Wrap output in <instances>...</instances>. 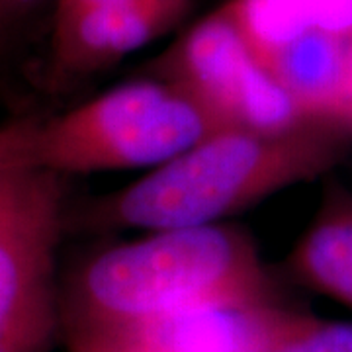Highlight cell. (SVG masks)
<instances>
[{
	"label": "cell",
	"instance_id": "1",
	"mask_svg": "<svg viewBox=\"0 0 352 352\" xmlns=\"http://www.w3.org/2000/svg\"><path fill=\"white\" fill-rule=\"evenodd\" d=\"M351 149L352 127L321 118L280 131H215L124 188L67 214L65 226L90 231L215 226L325 175Z\"/></svg>",
	"mask_w": 352,
	"mask_h": 352
},
{
	"label": "cell",
	"instance_id": "2",
	"mask_svg": "<svg viewBox=\"0 0 352 352\" xmlns=\"http://www.w3.org/2000/svg\"><path fill=\"white\" fill-rule=\"evenodd\" d=\"M274 302L249 233L215 223L149 231L92 254L59 292V321L145 327L223 305Z\"/></svg>",
	"mask_w": 352,
	"mask_h": 352
},
{
	"label": "cell",
	"instance_id": "3",
	"mask_svg": "<svg viewBox=\"0 0 352 352\" xmlns=\"http://www.w3.org/2000/svg\"><path fill=\"white\" fill-rule=\"evenodd\" d=\"M215 131L221 129L184 90L147 76L110 88L59 116L32 118L28 163L61 178L151 170Z\"/></svg>",
	"mask_w": 352,
	"mask_h": 352
},
{
	"label": "cell",
	"instance_id": "4",
	"mask_svg": "<svg viewBox=\"0 0 352 352\" xmlns=\"http://www.w3.org/2000/svg\"><path fill=\"white\" fill-rule=\"evenodd\" d=\"M151 76L184 90L221 131H280L314 120L256 61L221 6L190 25L161 53Z\"/></svg>",
	"mask_w": 352,
	"mask_h": 352
},
{
	"label": "cell",
	"instance_id": "5",
	"mask_svg": "<svg viewBox=\"0 0 352 352\" xmlns=\"http://www.w3.org/2000/svg\"><path fill=\"white\" fill-rule=\"evenodd\" d=\"M192 0H104L53 14L47 78L63 87L102 73L184 20Z\"/></svg>",
	"mask_w": 352,
	"mask_h": 352
},
{
	"label": "cell",
	"instance_id": "6",
	"mask_svg": "<svg viewBox=\"0 0 352 352\" xmlns=\"http://www.w3.org/2000/svg\"><path fill=\"white\" fill-rule=\"evenodd\" d=\"M288 268L303 288L352 311L351 190L327 184L311 223L289 252Z\"/></svg>",
	"mask_w": 352,
	"mask_h": 352
},
{
	"label": "cell",
	"instance_id": "7",
	"mask_svg": "<svg viewBox=\"0 0 352 352\" xmlns=\"http://www.w3.org/2000/svg\"><path fill=\"white\" fill-rule=\"evenodd\" d=\"M221 8L263 67L309 32L352 39V0H226Z\"/></svg>",
	"mask_w": 352,
	"mask_h": 352
},
{
	"label": "cell",
	"instance_id": "8",
	"mask_svg": "<svg viewBox=\"0 0 352 352\" xmlns=\"http://www.w3.org/2000/svg\"><path fill=\"white\" fill-rule=\"evenodd\" d=\"M261 305L206 307L145 327L124 329L138 331L157 352H254Z\"/></svg>",
	"mask_w": 352,
	"mask_h": 352
},
{
	"label": "cell",
	"instance_id": "9",
	"mask_svg": "<svg viewBox=\"0 0 352 352\" xmlns=\"http://www.w3.org/2000/svg\"><path fill=\"white\" fill-rule=\"evenodd\" d=\"M254 352H352V321L263 303L256 311Z\"/></svg>",
	"mask_w": 352,
	"mask_h": 352
},
{
	"label": "cell",
	"instance_id": "10",
	"mask_svg": "<svg viewBox=\"0 0 352 352\" xmlns=\"http://www.w3.org/2000/svg\"><path fill=\"white\" fill-rule=\"evenodd\" d=\"M67 352H157L133 329L106 327L82 321H59Z\"/></svg>",
	"mask_w": 352,
	"mask_h": 352
},
{
	"label": "cell",
	"instance_id": "11",
	"mask_svg": "<svg viewBox=\"0 0 352 352\" xmlns=\"http://www.w3.org/2000/svg\"><path fill=\"white\" fill-rule=\"evenodd\" d=\"M32 118L0 126V208L10 198L25 173L36 170L28 163V139Z\"/></svg>",
	"mask_w": 352,
	"mask_h": 352
},
{
	"label": "cell",
	"instance_id": "12",
	"mask_svg": "<svg viewBox=\"0 0 352 352\" xmlns=\"http://www.w3.org/2000/svg\"><path fill=\"white\" fill-rule=\"evenodd\" d=\"M43 0H0V32L12 25L18 18L32 12Z\"/></svg>",
	"mask_w": 352,
	"mask_h": 352
},
{
	"label": "cell",
	"instance_id": "13",
	"mask_svg": "<svg viewBox=\"0 0 352 352\" xmlns=\"http://www.w3.org/2000/svg\"><path fill=\"white\" fill-rule=\"evenodd\" d=\"M342 122L352 127V39H351V61H349V78H346V92L342 102Z\"/></svg>",
	"mask_w": 352,
	"mask_h": 352
},
{
	"label": "cell",
	"instance_id": "14",
	"mask_svg": "<svg viewBox=\"0 0 352 352\" xmlns=\"http://www.w3.org/2000/svg\"><path fill=\"white\" fill-rule=\"evenodd\" d=\"M0 352H6V351H2V349H0Z\"/></svg>",
	"mask_w": 352,
	"mask_h": 352
}]
</instances>
